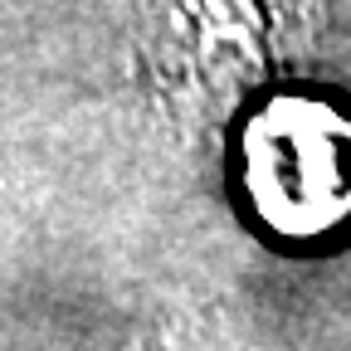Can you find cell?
<instances>
[{
    "label": "cell",
    "mask_w": 351,
    "mask_h": 351,
    "mask_svg": "<svg viewBox=\"0 0 351 351\" xmlns=\"http://www.w3.org/2000/svg\"><path fill=\"white\" fill-rule=\"evenodd\" d=\"M239 186L278 234L302 239L351 219V117L274 88L239 117Z\"/></svg>",
    "instance_id": "cell-2"
},
{
    "label": "cell",
    "mask_w": 351,
    "mask_h": 351,
    "mask_svg": "<svg viewBox=\"0 0 351 351\" xmlns=\"http://www.w3.org/2000/svg\"><path fill=\"white\" fill-rule=\"evenodd\" d=\"M317 0H137V64L191 142L239 122L317 49Z\"/></svg>",
    "instance_id": "cell-1"
},
{
    "label": "cell",
    "mask_w": 351,
    "mask_h": 351,
    "mask_svg": "<svg viewBox=\"0 0 351 351\" xmlns=\"http://www.w3.org/2000/svg\"><path fill=\"white\" fill-rule=\"evenodd\" d=\"M112 351H219V346L191 317H147V322L132 327Z\"/></svg>",
    "instance_id": "cell-3"
}]
</instances>
